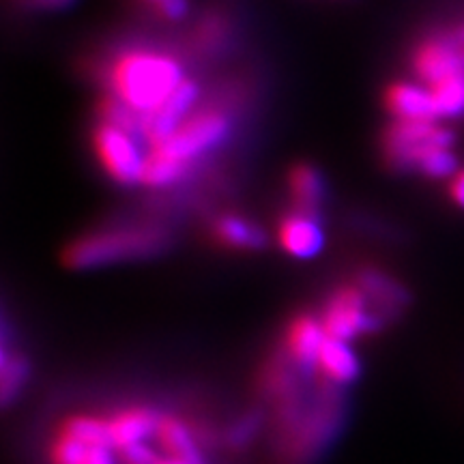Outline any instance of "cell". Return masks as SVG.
<instances>
[{"label":"cell","mask_w":464,"mask_h":464,"mask_svg":"<svg viewBox=\"0 0 464 464\" xmlns=\"http://www.w3.org/2000/svg\"><path fill=\"white\" fill-rule=\"evenodd\" d=\"M181 63L168 52H123L106 72L110 95L119 97L140 114H150L185 82Z\"/></svg>","instance_id":"cell-1"},{"label":"cell","mask_w":464,"mask_h":464,"mask_svg":"<svg viewBox=\"0 0 464 464\" xmlns=\"http://www.w3.org/2000/svg\"><path fill=\"white\" fill-rule=\"evenodd\" d=\"M170 246V232L158 224H125L86 232L69 243L63 254L72 269H95L123 260L158 256Z\"/></svg>","instance_id":"cell-2"},{"label":"cell","mask_w":464,"mask_h":464,"mask_svg":"<svg viewBox=\"0 0 464 464\" xmlns=\"http://www.w3.org/2000/svg\"><path fill=\"white\" fill-rule=\"evenodd\" d=\"M456 133L439 121H398L382 131L381 153L393 172H417L426 155L439 149H454Z\"/></svg>","instance_id":"cell-3"},{"label":"cell","mask_w":464,"mask_h":464,"mask_svg":"<svg viewBox=\"0 0 464 464\" xmlns=\"http://www.w3.org/2000/svg\"><path fill=\"white\" fill-rule=\"evenodd\" d=\"M230 131L232 121L222 108H196L166 142L150 150H158L191 170L194 161L216 150L230 136Z\"/></svg>","instance_id":"cell-4"},{"label":"cell","mask_w":464,"mask_h":464,"mask_svg":"<svg viewBox=\"0 0 464 464\" xmlns=\"http://www.w3.org/2000/svg\"><path fill=\"white\" fill-rule=\"evenodd\" d=\"M91 142L95 158L100 160L110 179H114L119 185L142 183L147 155L142 153L140 138L100 121L92 130Z\"/></svg>","instance_id":"cell-5"},{"label":"cell","mask_w":464,"mask_h":464,"mask_svg":"<svg viewBox=\"0 0 464 464\" xmlns=\"http://www.w3.org/2000/svg\"><path fill=\"white\" fill-rule=\"evenodd\" d=\"M321 321L329 338L344 342L362 334L379 332L385 324L381 316L370 310L368 299L357 284H346L329 295Z\"/></svg>","instance_id":"cell-6"},{"label":"cell","mask_w":464,"mask_h":464,"mask_svg":"<svg viewBox=\"0 0 464 464\" xmlns=\"http://www.w3.org/2000/svg\"><path fill=\"white\" fill-rule=\"evenodd\" d=\"M200 92L202 89L196 80H185V82L174 91L170 100L161 103V106L158 110H153L150 114H144L142 140L147 142L150 149L166 142L168 138L183 125V121L198 108Z\"/></svg>","instance_id":"cell-7"},{"label":"cell","mask_w":464,"mask_h":464,"mask_svg":"<svg viewBox=\"0 0 464 464\" xmlns=\"http://www.w3.org/2000/svg\"><path fill=\"white\" fill-rule=\"evenodd\" d=\"M413 72L421 84L430 89L443 80L464 73L462 52L450 42L445 33L428 34L413 52Z\"/></svg>","instance_id":"cell-8"},{"label":"cell","mask_w":464,"mask_h":464,"mask_svg":"<svg viewBox=\"0 0 464 464\" xmlns=\"http://www.w3.org/2000/svg\"><path fill=\"white\" fill-rule=\"evenodd\" d=\"M277 241H280L284 252L293 258L307 260L318 256L324 247L321 218L290 208L277 224Z\"/></svg>","instance_id":"cell-9"},{"label":"cell","mask_w":464,"mask_h":464,"mask_svg":"<svg viewBox=\"0 0 464 464\" xmlns=\"http://www.w3.org/2000/svg\"><path fill=\"white\" fill-rule=\"evenodd\" d=\"M355 284L362 288V293L368 299L370 310L382 321L396 318L406 305L411 304V293L400 284L396 277H392L385 271L376 266H363L357 274Z\"/></svg>","instance_id":"cell-10"},{"label":"cell","mask_w":464,"mask_h":464,"mask_svg":"<svg viewBox=\"0 0 464 464\" xmlns=\"http://www.w3.org/2000/svg\"><path fill=\"white\" fill-rule=\"evenodd\" d=\"M324 340H327V332H324L321 318L312 314H299L286 327L284 348H286V355L301 370L312 372V370H316V357Z\"/></svg>","instance_id":"cell-11"},{"label":"cell","mask_w":464,"mask_h":464,"mask_svg":"<svg viewBox=\"0 0 464 464\" xmlns=\"http://www.w3.org/2000/svg\"><path fill=\"white\" fill-rule=\"evenodd\" d=\"M385 108L398 121H439L434 95L426 84H392L385 91Z\"/></svg>","instance_id":"cell-12"},{"label":"cell","mask_w":464,"mask_h":464,"mask_svg":"<svg viewBox=\"0 0 464 464\" xmlns=\"http://www.w3.org/2000/svg\"><path fill=\"white\" fill-rule=\"evenodd\" d=\"M161 415L150 406L133 404L121 409L108 420L110 437H112V448L123 450L130 445L144 443L149 437L158 432Z\"/></svg>","instance_id":"cell-13"},{"label":"cell","mask_w":464,"mask_h":464,"mask_svg":"<svg viewBox=\"0 0 464 464\" xmlns=\"http://www.w3.org/2000/svg\"><path fill=\"white\" fill-rule=\"evenodd\" d=\"M316 370L323 376L324 382L334 387H342L353 382L362 372V365L348 342L329 338L323 342L321 351L316 357Z\"/></svg>","instance_id":"cell-14"},{"label":"cell","mask_w":464,"mask_h":464,"mask_svg":"<svg viewBox=\"0 0 464 464\" xmlns=\"http://www.w3.org/2000/svg\"><path fill=\"white\" fill-rule=\"evenodd\" d=\"M288 191L293 208L321 218V207L327 198V181L312 164H295L288 172Z\"/></svg>","instance_id":"cell-15"},{"label":"cell","mask_w":464,"mask_h":464,"mask_svg":"<svg viewBox=\"0 0 464 464\" xmlns=\"http://www.w3.org/2000/svg\"><path fill=\"white\" fill-rule=\"evenodd\" d=\"M211 237L219 246L230 249H243V252H256L266 246V235L256 222L237 216V213H224L213 219Z\"/></svg>","instance_id":"cell-16"},{"label":"cell","mask_w":464,"mask_h":464,"mask_svg":"<svg viewBox=\"0 0 464 464\" xmlns=\"http://www.w3.org/2000/svg\"><path fill=\"white\" fill-rule=\"evenodd\" d=\"M160 448L170 458H179L189 464H202V451L198 439L189 430V426L177 415H161L158 432H155Z\"/></svg>","instance_id":"cell-17"},{"label":"cell","mask_w":464,"mask_h":464,"mask_svg":"<svg viewBox=\"0 0 464 464\" xmlns=\"http://www.w3.org/2000/svg\"><path fill=\"white\" fill-rule=\"evenodd\" d=\"M63 432L72 434L91 450L95 448H110L112 450V437H110L108 420H100V417L91 415H73L69 417L63 426Z\"/></svg>","instance_id":"cell-18"},{"label":"cell","mask_w":464,"mask_h":464,"mask_svg":"<svg viewBox=\"0 0 464 464\" xmlns=\"http://www.w3.org/2000/svg\"><path fill=\"white\" fill-rule=\"evenodd\" d=\"M439 119H460L464 116V73L430 86Z\"/></svg>","instance_id":"cell-19"},{"label":"cell","mask_w":464,"mask_h":464,"mask_svg":"<svg viewBox=\"0 0 464 464\" xmlns=\"http://www.w3.org/2000/svg\"><path fill=\"white\" fill-rule=\"evenodd\" d=\"M28 374H31V365H28V359L22 355L11 357L7 351L3 353V400L5 404H9L17 393H20L22 385L28 381Z\"/></svg>","instance_id":"cell-20"},{"label":"cell","mask_w":464,"mask_h":464,"mask_svg":"<svg viewBox=\"0 0 464 464\" xmlns=\"http://www.w3.org/2000/svg\"><path fill=\"white\" fill-rule=\"evenodd\" d=\"M460 161H458V155L451 149H439L432 150L430 155L421 160V164L417 166V172L426 179H451L454 174L460 170Z\"/></svg>","instance_id":"cell-21"},{"label":"cell","mask_w":464,"mask_h":464,"mask_svg":"<svg viewBox=\"0 0 464 464\" xmlns=\"http://www.w3.org/2000/svg\"><path fill=\"white\" fill-rule=\"evenodd\" d=\"M226 37H228V28H226L224 17L208 15L202 20V24L196 31V45H198L200 52H208V54H216V52H222Z\"/></svg>","instance_id":"cell-22"},{"label":"cell","mask_w":464,"mask_h":464,"mask_svg":"<svg viewBox=\"0 0 464 464\" xmlns=\"http://www.w3.org/2000/svg\"><path fill=\"white\" fill-rule=\"evenodd\" d=\"M89 451V445H84L82 440H78L72 437V434L61 430L54 439V443H52L50 458L52 464H84Z\"/></svg>","instance_id":"cell-23"},{"label":"cell","mask_w":464,"mask_h":464,"mask_svg":"<svg viewBox=\"0 0 464 464\" xmlns=\"http://www.w3.org/2000/svg\"><path fill=\"white\" fill-rule=\"evenodd\" d=\"M119 458L123 464H164L166 460L160 456V451H155L147 443H136L119 450Z\"/></svg>","instance_id":"cell-24"},{"label":"cell","mask_w":464,"mask_h":464,"mask_svg":"<svg viewBox=\"0 0 464 464\" xmlns=\"http://www.w3.org/2000/svg\"><path fill=\"white\" fill-rule=\"evenodd\" d=\"M258 430V420L254 415L249 417H243V420L239 423H235V426L230 428L228 432V443L235 445V448H239V445L247 443L249 439L254 437Z\"/></svg>","instance_id":"cell-25"},{"label":"cell","mask_w":464,"mask_h":464,"mask_svg":"<svg viewBox=\"0 0 464 464\" xmlns=\"http://www.w3.org/2000/svg\"><path fill=\"white\" fill-rule=\"evenodd\" d=\"M155 9L164 20H183L189 11V3L188 0H160Z\"/></svg>","instance_id":"cell-26"},{"label":"cell","mask_w":464,"mask_h":464,"mask_svg":"<svg viewBox=\"0 0 464 464\" xmlns=\"http://www.w3.org/2000/svg\"><path fill=\"white\" fill-rule=\"evenodd\" d=\"M450 198L458 208H462V211H464V168H460V170H458L454 177H451Z\"/></svg>","instance_id":"cell-27"},{"label":"cell","mask_w":464,"mask_h":464,"mask_svg":"<svg viewBox=\"0 0 464 464\" xmlns=\"http://www.w3.org/2000/svg\"><path fill=\"white\" fill-rule=\"evenodd\" d=\"M84 464H116L112 451L110 448H95L89 451V456H86Z\"/></svg>","instance_id":"cell-28"},{"label":"cell","mask_w":464,"mask_h":464,"mask_svg":"<svg viewBox=\"0 0 464 464\" xmlns=\"http://www.w3.org/2000/svg\"><path fill=\"white\" fill-rule=\"evenodd\" d=\"M28 5L37 9H48V11H56V9H65L73 0H26Z\"/></svg>","instance_id":"cell-29"},{"label":"cell","mask_w":464,"mask_h":464,"mask_svg":"<svg viewBox=\"0 0 464 464\" xmlns=\"http://www.w3.org/2000/svg\"><path fill=\"white\" fill-rule=\"evenodd\" d=\"M443 33L448 34V39L456 45L458 50H464V20L458 22V24H454V26L448 28V31H443Z\"/></svg>","instance_id":"cell-30"},{"label":"cell","mask_w":464,"mask_h":464,"mask_svg":"<svg viewBox=\"0 0 464 464\" xmlns=\"http://www.w3.org/2000/svg\"><path fill=\"white\" fill-rule=\"evenodd\" d=\"M164 464H189V462H185V460H179V458H166Z\"/></svg>","instance_id":"cell-31"},{"label":"cell","mask_w":464,"mask_h":464,"mask_svg":"<svg viewBox=\"0 0 464 464\" xmlns=\"http://www.w3.org/2000/svg\"><path fill=\"white\" fill-rule=\"evenodd\" d=\"M144 3H150V5H158L160 0H144Z\"/></svg>","instance_id":"cell-32"},{"label":"cell","mask_w":464,"mask_h":464,"mask_svg":"<svg viewBox=\"0 0 464 464\" xmlns=\"http://www.w3.org/2000/svg\"><path fill=\"white\" fill-rule=\"evenodd\" d=\"M462 52V63H464V50H460Z\"/></svg>","instance_id":"cell-33"}]
</instances>
